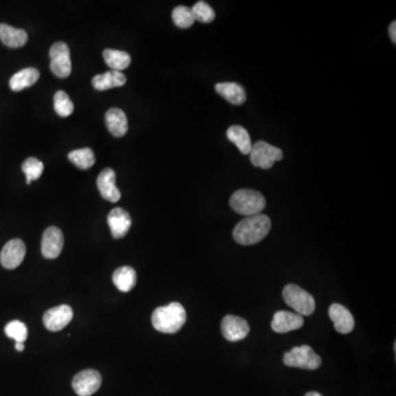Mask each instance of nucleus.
Here are the masks:
<instances>
[{
  "instance_id": "obj_5",
  "label": "nucleus",
  "mask_w": 396,
  "mask_h": 396,
  "mask_svg": "<svg viewBox=\"0 0 396 396\" xmlns=\"http://www.w3.org/2000/svg\"><path fill=\"white\" fill-rule=\"evenodd\" d=\"M283 362L291 368L316 370L322 366V358L319 357L313 348L306 345L294 347L293 349L286 352Z\"/></svg>"
},
{
  "instance_id": "obj_10",
  "label": "nucleus",
  "mask_w": 396,
  "mask_h": 396,
  "mask_svg": "<svg viewBox=\"0 0 396 396\" xmlns=\"http://www.w3.org/2000/svg\"><path fill=\"white\" fill-rule=\"evenodd\" d=\"M25 255V244L20 239H12L5 244L0 253V262L3 268L14 270L23 264Z\"/></svg>"
},
{
  "instance_id": "obj_8",
  "label": "nucleus",
  "mask_w": 396,
  "mask_h": 396,
  "mask_svg": "<svg viewBox=\"0 0 396 396\" xmlns=\"http://www.w3.org/2000/svg\"><path fill=\"white\" fill-rule=\"evenodd\" d=\"M102 375L96 370H84L75 375L72 386L78 396H91L100 390Z\"/></svg>"
},
{
  "instance_id": "obj_2",
  "label": "nucleus",
  "mask_w": 396,
  "mask_h": 396,
  "mask_svg": "<svg viewBox=\"0 0 396 396\" xmlns=\"http://www.w3.org/2000/svg\"><path fill=\"white\" fill-rule=\"evenodd\" d=\"M186 322V310L180 303H171L156 308L152 314V325L163 334L178 333Z\"/></svg>"
},
{
  "instance_id": "obj_24",
  "label": "nucleus",
  "mask_w": 396,
  "mask_h": 396,
  "mask_svg": "<svg viewBox=\"0 0 396 396\" xmlns=\"http://www.w3.org/2000/svg\"><path fill=\"white\" fill-rule=\"evenodd\" d=\"M103 58L111 71L117 72H121L124 69H128L131 64V56L125 51L106 49L103 53Z\"/></svg>"
},
{
  "instance_id": "obj_3",
  "label": "nucleus",
  "mask_w": 396,
  "mask_h": 396,
  "mask_svg": "<svg viewBox=\"0 0 396 396\" xmlns=\"http://www.w3.org/2000/svg\"><path fill=\"white\" fill-rule=\"evenodd\" d=\"M266 205L264 195L255 189H238L230 198V206L233 211L247 217L259 215L266 208Z\"/></svg>"
},
{
  "instance_id": "obj_19",
  "label": "nucleus",
  "mask_w": 396,
  "mask_h": 396,
  "mask_svg": "<svg viewBox=\"0 0 396 396\" xmlns=\"http://www.w3.org/2000/svg\"><path fill=\"white\" fill-rule=\"evenodd\" d=\"M40 78V73L34 67H27L12 75L9 81V87L14 92H21L23 89L32 86Z\"/></svg>"
},
{
  "instance_id": "obj_12",
  "label": "nucleus",
  "mask_w": 396,
  "mask_h": 396,
  "mask_svg": "<svg viewBox=\"0 0 396 396\" xmlns=\"http://www.w3.org/2000/svg\"><path fill=\"white\" fill-rule=\"evenodd\" d=\"M64 237L58 227H49L42 237L41 253L45 259H56L61 255Z\"/></svg>"
},
{
  "instance_id": "obj_29",
  "label": "nucleus",
  "mask_w": 396,
  "mask_h": 396,
  "mask_svg": "<svg viewBox=\"0 0 396 396\" xmlns=\"http://www.w3.org/2000/svg\"><path fill=\"white\" fill-rule=\"evenodd\" d=\"M5 334L7 337L14 339L16 342L23 344L28 337V328L20 321H12L5 327Z\"/></svg>"
},
{
  "instance_id": "obj_4",
  "label": "nucleus",
  "mask_w": 396,
  "mask_h": 396,
  "mask_svg": "<svg viewBox=\"0 0 396 396\" xmlns=\"http://www.w3.org/2000/svg\"><path fill=\"white\" fill-rule=\"evenodd\" d=\"M283 299L295 313L301 316H310L315 312V299L308 292L295 284H288L283 290Z\"/></svg>"
},
{
  "instance_id": "obj_6",
  "label": "nucleus",
  "mask_w": 396,
  "mask_h": 396,
  "mask_svg": "<svg viewBox=\"0 0 396 396\" xmlns=\"http://www.w3.org/2000/svg\"><path fill=\"white\" fill-rule=\"evenodd\" d=\"M250 161L255 167L269 170L275 162L283 159V151L266 141H258L253 144L249 153Z\"/></svg>"
},
{
  "instance_id": "obj_25",
  "label": "nucleus",
  "mask_w": 396,
  "mask_h": 396,
  "mask_svg": "<svg viewBox=\"0 0 396 396\" xmlns=\"http://www.w3.org/2000/svg\"><path fill=\"white\" fill-rule=\"evenodd\" d=\"M69 160L74 165L81 170H89L93 167L96 161L94 152L89 148L84 149L74 150L72 152L69 153Z\"/></svg>"
},
{
  "instance_id": "obj_16",
  "label": "nucleus",
  "mask_w": 396,
  "mask_h": 396,
  "mask_svg": "<svg viewBox=\"0 0 396 396\" xmlns=\"http://www.w3.org/2000/svg\"><path fill=\"white\" fill-rule=\"evenodd\" d=\"M329 317L334 322L335 329L339 334L351 333L355 328V319L344 305L333 304L329 308Z\"/></svg>"
},
{
  "instance_id": "obj_33",
  "label": "nucleus",
  "mask_w": 396,
  "mask_h": 396,
  "mask_svg": "<svg viewBox=\"0 0 396 396\" xmlns=\"http://www.w3.org/2000/svg\"><path fill=\"white\" fill-rule=\"evenodd\" d=\"M305 396H323L322 394L317 393V392H308Z\"/></svg>"
},
{
  "instance_id": "obj_14",
  "label": "nucleus",
  "mask_w": 396,
  "mask_h": 396,
  "mask_svg": "<svg viewBox=\"0 0 396 396\" xmlns=\"http://www.w3.org/2000/svg\"><path fill=\"white\" fill-rule=\"evenodd\" d=\"M97 187L104 200L117 202L121 197V193L116 186V173L113 169H105L97 178Z\"/></svg>"
},
{
  "instance_id": "obj_7",
  "label": "nucleus",
  "mask_w": 396,
  "mask_h": 396,
  "mask_svg": "<svg viewBox=\"0 0 396 396\" xmlns=\"http://www.w3.org/2000/svg\"><path fill=\"white\" fill-rule=\"evenodd\" d=\"M51 71L60 78H69L72 72V62L69 45L65 42H56L50 49Z\"/></svg>"
},
{
  "instance_id": "obj_13",
  "label": "nucleus",
  "mask_w": 396,
  "mask_h": 396,
  "mask_svg": "<svg viewBox=\"0 0 396 396\" xmlns=\"http://www.w3.org/2000/svg\"><path fill=\"white\" fill-rule=\"evenodd\" d=\"M303 325H304L303 316L286 310H280L275 314L271 327L275 333L286 334L302 328Z\"/></svg>"
},
{
  "instance_id": "obj_27",
  "label": "nucleus",
  "mask_w": 396,
  "mask_h": 396,
  "mask_svg": "<svg viewBox=\"0 0 396 396\" xmlns=\"http://www.w3.org/2000/svg\"><path fill=\"white\" fill-rule=\"evenodd\" d=\"M172 19L175 25L180 29H187L194 25L195 18L191 9L186 6H178L173 10Z\"/></svg>"
},
{
  "instance_id": "obj_23",
  "label": "nucleus",
  "mask_w": 396,
  "mask_h": 396,
  "mask_svg": "<svg viewBox=\"0 0 396 396\" xmlns=\"http://www.w3.org/2000/svg\"><path fill=\"white\" fill-rule=\"evenodd\" d=\"M113 281L116 288L121 292H129L137 283V273L131 266H121L113 275Z\"/></svg>"
},
{
  "instance_id": "obj_18",
  "label": "nucleus",
  "mask_w": 396,
  "mask_h": 396,
  "mask_svg": "<svg viewBox=\"0 0 396 396\" xmlns=\"http://www.w3.org/2000/svg\"><path fill=\"white\" fill-rule=\"evenodd\" d=\"M106 126L109 132L117 138L126 136L128 132V119L125 113L119 108H110L105 116Z\"/></svg>"
},
{
  "instance_id": "obj_30",
  "label": "nucleus",
  "mask_w": 396,
  "mask_h": 396,
  "mask_svg": "<svg viewBox=\"0 0 396 396\" xmlns=\"http://www.w3.org/2000/svg\"><path fill=\"white\" fill-rule=\"evenodd\" d=\"M191 9L195 21L197 20L198 23H211L216 18V14L213 12V9L205 1H198Z\"/></svg>"
},
{
  "instance_id": "obj_26",
  "label": "nucleus",
  "mask_w": 396,
  "mask_h": 396,
  "mask_svg": "<svg viewBox=\"0 0 396 396\" xmlns=\"http://www.w3.org/2000/svg\"><path fill=\"white\" fill-rule=\"evenodd\" d=\"M54 109H56V114L60 117L71 116L74 111V105L73 102L69 98V95L63 91H58L54 95Z\"/></svg>"
},
{
  "instance_id": "obj_21",
  "label": "nucleus",
  "mask_w": 396,
  "mask_h": 396,
  "mask_svg": "<svg viewBox=\"0 0 396 396\" xmlns=\"http://www.w3.org/2000/svg\"><path fill=\"white\" fill-rule=\"evenodd\" d=\"M215 89L228 103L233 105H242L247 100L244 87L237 83H218Z\"/></svg>"
},
{
  "instance_id": "obj_17",
  "label": "nucleus",
  "mask_w": 396,
  "mask_h": 396,
  "mask_svg": "<svg viewBox=\"0 0 396 396\" xmlns=\"http://www.w3.org/2000/svg\"><path fill=\"white\" fill-rule=\"evenodd\" d=\"M0 41L6 47L18 49L28 42V34L23 29L14 28L7 23H0Z\"/></svg>"
},
{
  "instance_id": "obj_20",
  "label": "nucleus",
  "mask_w": 396,
  "mask_h": 396,
  "mask_svg": "<svg viewBox=\"0 0 396 396\" xmlns=\"http://www.w3.org/2000/svg\"><path fill=\"white\" fill-rule=\"evenodd\" d=\"M127 82L125 74L117 71H109L94 76L92 80L93 87L100 92L107 91V89H115V87H121Z\"/></svg>"
},
{
  "instance_id": "obj_9",
  "label": "nucleus",
  "mask_w": 396,
  "mask_h": 396,
  "mask_svg": "<svg viewBox=\"0 0 396 396\" xmlns=\"http://www.w3.org/2000/svg\"><path fill=\"white\" fill-rule=\"evenodd\" d=\"M73 310L69 305H60L51 308L43 315V324L50 331H60L72 322Z\"/></svg>"
},
{
  "instance_id": "obj_32",
  "label": "nucleus",
  "mask_w": 396,
  "mask_h": 396,
  "mask_svg": "<svg viewBox=\"0 0 396 396\" xmlns=\"http://www.w3.org/2000/svg\"><path fill=\"white\" fill-rule=\"evenodd\" d=\"M16 350L17 351H23L25 346H23V344H20V342H16Z\"/></svg>"
},
{
  "instance_id": "obj_28",
  "label": "nucleus",
  "mask_w": 396,
  "mask_h": 396,
  "mask_svg": "<svg viewBox=\"0 0 396 396\" xmlns=\"http://www.w3.org/2000/svg\"><path fill=\"white\" fill-rule=\"evenodd\" d=\"M45 170V164L36 158H29L23 163V171L27 178V184L38 180Z\"/></svg>"
},
{
  "instance_id": "obj_31",
  "label": "nucleus",
  "mask_w": 396,
  "mask_h": 396,
  "mask_svg": "<svg viewBox=\"0 0 396 396\" xmlns=\"http://www.w3.org/2000/svg\"><path fill=\"white\" fill-rule=\"evenodd\" d=\"M388 34H390L391 40L393 43L396 42V23H391L390 28H388Z\"/></svg>"
},
{
  "instance_id": "obj_11",
  "label": "nucleus",
  "mask_w": 396,
  "mask_h": 396,
  "mask_svg": "<svg viewBox=\"0 0 396 396\" xmlns=\"http://www.w3.org/2000/svg\"><path fill=\"white\" fill-rule=\"evenodd\" d=\"M250 328L246 319L238 316L227 315L222 319V333L228 341H239L247 337Z\"/></svg>"
},
{
  "instance_id": "obj_1",
  "label": "nucleus",
  "mask_w": 396,
  "mask_h": 396,
  "mask_svg": "<svg viewBox=\"0 0 396 396\" xmlns=\"http://www.w3.org/2000/svg\"><path fill=\"white\" fill-rule=\"evenodd\" d=\"M271 229V220L266 215L246 217L233 229V239L242 246H253L266 238Z\"/></svg>"
},
{
  "instance_id": "obj_22",
  "label": "nucleus",
  "mask_w": 396,
  "mask_h": 396,
  "mask_svg": "<svg viewBox=\"0 0 396 396\" xmlns=\"http://www.w3.org/2000/svg\"><path fill=\"white\" fill-rule=\"evenodd\" d=\"M227 138L230 141L235 144V147L238 148L239 151L242 154H249L253 148L251 144V138H250L249 132H248L242 126H231L227 130Z\"/></svg>"
},
{
  "instance_id": "obj_15",
  "label": "nucleus",
  "mask_w": 396,
  "mask_h": 396,
  "mask_svg": "<svg viewBox=\"0 0 396 396\" xmlns=\"http://www.w3.org/2000/svg\"><path fill=\"white\" fill-rule=\"evenodd\" d=\"M107 222H108L113 237L115 239H121L127 235L128 231L130 229L132 220H131L130 215L128 211L122 209V208L117 207L109 213Z\"/></svg>"
}]
</instances>
